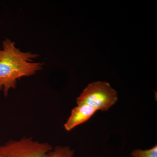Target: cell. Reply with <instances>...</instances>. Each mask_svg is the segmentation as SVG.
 Listing matches in <instances>:
<instances>
[{
	"instance_id": "cell-7",
	"label": "cell",
	"mask_w": 157,
	"mask_h": 157,
	"mask_svg": "<svg viewBox=\"0 0 157 157\" xmlns=\"http://www.w3.org/2000/svg\"><path fill=\"white\" fill-rule=\"evenodd\" d=\"M0 157H2V156L1 155H0Z\"/></svg>"
},
{
	"instance_id": "cell-2",
	"label": "cell",
	"mask_w": 157,
	"mask_h": 157,
	"mask_svg": "<svg viewBox=\"0 0 157 157\" xmlns=\"http://www.w3.org/2000/svg\"><path fill=\"white\" fill-rule=\"evenodd\" d=\"M117 93L106 82L90 83L76 99L77 105L85 104L98 110L107 111L117 101Z\"/></svg>"
},
{
	"instance_id": "cell-4",
	"label": "cell",
	"mask_w": 157,
	"mask_h": 157,
	"mask_svg": "<svg viewBox=\"0 0 157 157\" xmlns=\"http://www.w3.org/2000/svg\"><path fill=\"white\" fill-rule=\"evenodd\" d=\"M98 111L87 104H78L72 109L69 118L65 123L64 125L65 130L69 132L87 121Z\"/></svg>"
},
{
	"instance_id": "cell-1",
	"label": "cell",
	"mask_w": 157,
	"mask_h": 157,
	"mask_svg": "<svg viewBox=\"0 0 157 157\" xmlns=\"http://www.w3.org/2000/svg\"><path fill=\"white\" fill-rule=\"evenodd\" d=\"M38 56L37 54L21 51L10 39L3 41L0 49V91L4 95L7 97L10 90L16 88L17 79L42 70L41 63L33 62Z\"/></svg>"
},
{
	"instance_id": "cell-5",
	"label": "cell",
	"mask_w": 157,
	"mask_h": 157,
	"mask_svg": "<svg viewBox=\"0 0 157 157\" xmlns=\"http://www.w3.org/2000/svg\"><path fill=\"white\" fill-rule=\"evenodd\" d=\"M46 157H75V152L70 147L59 145L54 147Z\"/></svg>"
},
{
	"instance_id": "cell-6",
	"label": "cell",
	"mask_w": 157,
	"mask_h": 157,
	"mask_svg": "<svg viewBox=\"0 0 157 157\" xmlns=\"http://www.w3.org/2000/svg\"><path fill=\"white\" fill-rule=\"evenodd\" d=\"M132 157H157V146L155 145L151 148L147 150L136 149L132 151Z\"/></svg>"
},
{
	"instance_id": "cell-3",
	"label": "cell",
	"mask_w": 157,
	"mask_h": 157,
	"mask_svg": "<svg viewBox=\"0 0 157 157\" xmlns=\"http://www.w3.org/2000/svg\"><path fill=\"white\" fill-rule=\"evenodd\" d=\"M53 148L47 142L24 137L1 145L0 155L2 157H46Z\"/></svg>"
}]
</instances>
